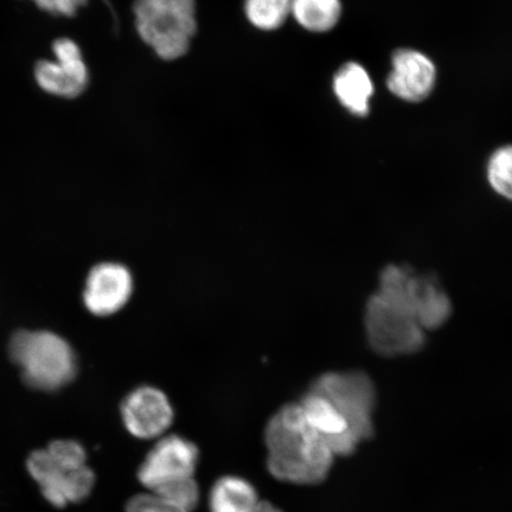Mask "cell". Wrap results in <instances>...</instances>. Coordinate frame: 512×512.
I'll return each instance as SVG.
<instances>
[{
    "label": "cell",
    "instance_id": "6da1fadb",
    "mask_svg": "<svg viewBox=\"0 0 512 512\" xmlns=\"http://www.w3.org/2000/svg\"><path fill=\"white\" fill-rule=\"evenodd\" d=\"M265 443L268 472L288 484L323 483L336 458L329 444L307 422L299 402L281 407L267 422Z\"/></svg>",
    "mask_w": 512,
    "mask_h": 512
},
{
    "label": "cell",
    "instance_id": "7a4b0ae2",
    "mask_svg": "<svg viewBox=\"0 0 512 512\" xmlns=\"http://www.w3.org/2000/svg\"><path fill=\"white\" fill-rule=\"evenodd\" d=\"M87 452L79 441L59 439L29 454L28 473L41 494L55 508L79 504L91 496L96 476L87 464Z\"/></svg>",
    "mask_w": 512,
    "mask_h": 512
},
{
    "label": "cell",
    "instance_id": "3957f363",
    "mask_svg": "<svg viewBox=\"0 0 512 512\" xmlns=\"http://www.w3.org/2000/svg\"><path fill=\"white\" fill-rule=\"evenodd\" d=\"M9 352L25 383L42 392L66 387L78 373V358L72 345L55 332L18 331L10 339Z\"/></svg>",
    "mask_w": 512,
    "mask_h": 512
},
{
    "label": "cell",
    "instance_id": "277c9868",
    "mask_svg": "<svg viewBox=\"0 0 512 512\" xmlns=\"http://www.w3.org/2000/svg\"><path fill=\"white\" fill-rule=\"evenodd\" d=\"M133 14L139 37L160 59L187 54L197 29L195 0H136Z\"/></svg>",
    "mask_w": 512,
    "mask_h": 512
},
{
    "label": "cell",
    "instance_id": "5b68a950",
    "mask_svg": "<svg viewBox=\"0 0 512 512\" xmlns=\"http://www.w3.org/2000/svg\"><path fill=\"white\" fill-rule=\"evenodd\" d=\"M376 292L411 313L425 331L440 328L452 313L451 300L437 280L407 266L384 268Z\"/></svg>",
    "mask_w": 512,
    "mask_h": 512
},
{
    "label": "cell",
    "instance_id": "8992f818",
    "mask_svg": "<svg viewBox=\"0 0 512 512\" xmlns=\"http://www.w3.org/2000/svg\"><path fill=\"white\" fill-rule=\"evenodd\" d=\"M364 326L370 347L382 356L411 355L426 342V331L411 313L379 292L368 300Z\"/></svg>",
    "mask_w": 512,
    "mask_h": 512
},
{
    "label": "cell",
    "instance_id": "52a82bcc",
    "mask_svg": "<svg viewBox=\"0 0 512 512\" xmlns=\"http://www.w3.org/2000/svg\"><path fill=\"white\" fill-rule=\"evenodd\" d=\"M310 388L334 402L348 420L358 443L373 435L376 390L366 373L329 371L313 380Z\"/></svg>",
    "mask_w": 512,
    "mask_h": 512
},
{
    "label": "cell",
    "instance_id": "ba28073f",
    "mask_svg": "<svg viewBox=\"0 0 512 512\" xmlns=\"http://www.w3.org/2000/svg\"><path fill=\"white\" fill-rule=\"evenodd\" d=\"M53 60H40L35 64L37 86L55 98L76 99L89 86V69L78 43L72 38H56L51 46Z\"/></svg>",
    "mask_w": 512,
    "mask_h": 512
},
{
    "label": "cell",
    "instance_id": "9c48e42d",
    "mask_svg": "<svg viewBox=\"0 0 512 512\" xmlns=\"http://www.w3.org/2000/svg\"><path fill=\"white\" fill-rule=\"evenodd\" d=\"M200 450L182 435L169 434L159 438L140 464L137 477L149 491H158L172 483L194 477Z\"/></svg>",
    "mask_w": 512,
    "mask_h": 512
},
{
    "label": "cell",
    "instance_id": "30bf717a",
    "mask_svg": "<svg viewBox=\"0 0 512 512\" xmlns=\"http://www.w3.org/2000/svg\"><path fill=\"white\" fill-rule=\"evenodd\" d=\"M120 414L126 431L140 440L164 437L175 420L169 396L153 386H140L127 394Z\"/></svg>",
    "mask_w": 512,
    "mask_h": 512
},
{
    "label": "cell",
    "instance_id": "8fae6325",
    "mask_svg": "<svg viewBox=\"0 0 512 512\" xmlns=\"http://www.w3.org/2000/svg\"><path fill=\"white\" fill-rule=\"evenodd\" d=\"M134 291L132 272L114 261L101 262L88 273L82 299L89 313L110 317L130 302Z\"/></svg>",
    "mask_w": 512,
    "mask_h": 512
},
{
    "label": "cell",
    "instance_id": "7c38bea8",
    "mask_svg": "<svg viewBox=\"0 0 512 512\" xmlns=\"http://www.w3.org/2000/svg\"><path fill=\"white\" fill-rule=\"evenodd\" d=\"M299 405L307 422L329 444L336 457L351 456L361 445L348 420L325 395L309 388Z\"/></svg>",
    "mask_w": 512,
    "mask_h": 512
},
{
    "label": "cell",
    "instance_id": "4fadbf2b",
    "mask_svg": "<svg viewBox=\"0 0 512 512\" xmlns=\"http://www.w3.org/2000/svg\"><path fill=\"white\" fill-rule=\"evenodd\" d=\"M437 72L433 62L413 49H400L393 55V70L387 86L398 98L419 102L431 94Z\"/></svg>",
    "mask_w": 512,
    "mask_h": 512
},
{
    "label": "cell",
    "instance_id": "5bb4252c",
    "mask_svg": "<svg viewBox=\"0 0 512 512\" xmlns=\"http://www.w3.org/2000/svg\"><path fill=\"white\" fill-rule=\"evenodd\" d=\"M334 91L350 113L360 117L368 114L374 85L361 64L350 62L339 69L334 79Z\"/></svg>",
    "mask_w": 512,
    "mask_h": 512
},
{
    "label": "cell",
    "instance_id": "9a60e30c",
    "mask_svg": "<svg viewBox=\"0 0 512 512\" xmlns=\"http://www.w3.org/2000/svg\"><path fill=\"white\" fill-rule=\"evenodd\" d=\"M259 503L255 486L239 476L221 477L209 494L210 512H254Z\"/></svg>",
    "mask_w": 512,
    "mask_h": 512
},
{
    "label": "cell",
    "instance_id": "2e32d148",
    "mask_svg": "<svg viewBox=\"0 0 512 512\" xmlns=\"http://www.w3.org/2000/svg\"><path fill=\"white\" fill-rule=\"evenodd\" d=\"M291 14L304 29L325 32L336 27L342 4L341 0H292Z\"/></svg>",
    "mask_w": 512,
    "mask_h": 512
},
{
    "label": "cell",
    "instance_id": "e0dca14e",
    "mask_svg": "<svg viewBox=\"0 0 512 512\" xmlns=\"http://www.w3.org/2000/svg\"><path fill=\"white\" fill-rule=\"evenodd\" d=\"M292 0H246V15L255 28L277 30L291 14Z\"/></svg>",
    "mask_w": 512,
    "mask_h": 512
},
{
    "label": "cell",
    "instance_id": "ac0fdd59",
    "mask_svg": "<svg viewBox=\"0 0 512 512\" xmlns=\"http://www.w3.org/2000/svg\"><path fill=\"white\" fill-rule=\"evenodd\" d=\"M488 179L498 195L512 201V145L504 146L492 155Z\"/></svg>",
    "mask_w": 512,
    "mask_h": 512
},
{
    "label": "cell",
    "instance_id": "d6986e66",
    "mask_svg": "<svg viewBox=\"0 0 512 512\" xmlns=\"http://www.w3.org/2000/svg\"><path fill=\"white\" fill-rule=\"evenodd\" d=\"M153 492L168 498L169 501L188 512L197 507L201 496L200 486H198L194 477L178 480V482Z\"/></svg>",
    "mask_w": 512,
    "mask_h": 512
},
{
    "label": "cell",
    "instance_id": "ffe728a7",
    "mask_svg": "<svg viewBox=\"0 0 512 512\" xmlns=\"http://www.w3.org/2000/svg\"><path fill=\"white\" fill-rule=\"evenodd\" d=\"M125 510L126 512H188L153 491L133 496L126 503Z\"/></svg>",
    "mask_w": 512,
    "mask_h": 512
},
{
    "label": "cell",
    "instance_id": "44dd1931",
    "mask_svg": "<svg viewBox=\"0 0 512 512\" xmlns=\"http://www.w3.org/2000/svg\"><path fill=\"white\" fill-rule=\"evenodd\" d=\"M38 9L56 17H74L85 8L89 0H30Z\"/></svg>",
    "mask_w": 512,
    "mask_h": 512
},
{
    "label": "cell",
    "instance_id": "7402d4cb",
    "mask_svg": "<svg viewBox=\"0 0 512 512\" xmlns=\"http://www.w3.org/2000/svg\"><path fill=\"white\" fill-rule=\"evenodd\" d=\"M254 512H284L270 502H260Z\"/></svg>",
    "mask_w": 512,
    "mask_h": 512
}]
</instances>
